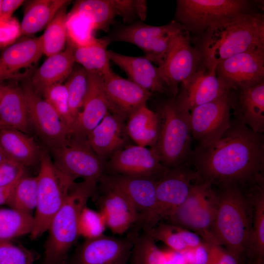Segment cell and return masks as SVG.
<instances>
[{"label":"cell","mask_w":264,"mask_h":264,"mask_svg":"<svg viewBox=\"0 0 264 264\" xmlns=\"http://www.w3.org/2000/svg\"><path fill=\"white\" fill-rule=\"evenodd\" d=\"M188 162L199 180L217 187L264 184V140L238 119L212 138L197 143Z\"/></svg>","instance_id":"cell-1"},{"label":"cell","mask_w":264,"mask_h":264,"mask_svg":"<svg viewBox=\"0 0 264 264\" xmlns=\"http://www.w3.org/2000/svg\"><path fill=\"white\" fill-rule=\"evenodd\" d=\"M260 186L262 185L250 187L229 185L216 189L217 207L213 235L218 244L223 246L241 263L244 256L250 255L254 194Z\"/></svg>","instance_id":"cell-2"},{"label":"cell","mask_w":264,"mask_h":264,"mask_svg":"<svg viewBox=\"0 0 264 264\" xmlns=\"http://www.w3.org/2000/svg\"><path fill=\"white\" fill-rule=\"evenodd\" d=\"M264 47V15L249 11L209 26L204 31L198 50L202 63L215 68L219 63L227 58Z\"/></svg>","instance_id":"cell-3"},{"label":"cell","mask_w":264,"mask_h":264,"mask_svg":"<svg viewBox=\"0 0 264 264\" xmlns=\"http://www.w3.org/2000/svg\"><path fill=\"white\" fill-rule=\"evenodd\" d=\"M96 182L83 180L72 186L64 204L52 219L44 245L42 264H66L79 235L80 214L94 195Z\"/></svg>","instance_id":"cell-4"},{"label":"cell","mask_w":264,"mask_h":264,"mask_svg":"<svg viewBox=\"0 0 264 264\" xmlns=\"http://www.w3.org/2000/svg\"><path fill=\"white\" fill-rule=\"evenodd\" d=\"M188 161L170 169L156 182V202L148 213L138 217L131 230L150 232L159 223L167 221L188 197L195 183L199 181Z\"/></svg>","instance_id":"cell-5"},{"label":"cell","mask_w":264,"mask_h":264,"mask_svg":"<svg viewBox=\"0 0 264 264\" xmlns=\"http://www.w3.org/2000/svg\"><path fill=\"white\" fill-rule=\"evenodd\" d=\"M37 176V202L33 215L30 238L36 240L47 231L49 224L62 207L75 180L54 165L46 149H41Z\"/></svg>","instance_id":"cell-6"},{"label":"cell","mask_w":264,"mask_h":264,"mask_svg":"<svg viewBox=\"0 0 264 264\" xmlns=\"http://www.w3.org/2000/svg\"><path fill=\"white\" fill-rule=\"evenodd\" d=\"M157 114L158 135L153 148L161 164L170 169L188 161L192 153L190 113L178 108L174 97L165 102Z\"/></svg>","instance_id":"cell-7"},{"label":"cell","mask_w":264,"mask_h":264,"mask_svg":"<svg viewBox=\"0 0 264 264\" xmlns=\"http://www.w3.org/2000/svg\"><path fill=\"white\" fill-rule=\"evenodd\" d=\"M217 207L216 189L198 181L184 202L166 221L197 234L208 243L220 245L213 233Z\"/></svg>","instance_id":"cell-8"},{"label":"cell","mask_w":264,"mask_h":264,"mask_svg":"<svg viewBox=\"0 0 264 264\" xmlns=\"http://www.w3.org/2000/svg\"><path fill=\"white\" fill-rule=\"evenodd\" d=\"M250 7L244 0H178L176 16L187 30L202 32L215 23L251 11Z\"/></svg>","instance_id":"cell-9"},{"label":"cell","mask_w":264,"mask_h":264,"mask_svg":"<svg viewBox=\"0 0 264 264\" xmlns=\"http://www.w3.org/2000/svg\"><path fill=\"white\" fill-rule=\"evenodd\" d=\"M55 166L75 180L97 182L105 172L103 160L89 145L87 137L71 135L66 144L50 150Z\"/></svg>","instance_id":"cell-10"},{"label":"cell","mask_w":264,"mask_h":264,"mask_svg":"<svg viewBox=\"0 0 264 264\" xmlns=\"http://www.w3.org/2000/svg\"><path fill=\"white\" fill-rule=\"evenodd\" d=\"M27 104L30 124L50 150L67 144L69 134L64 123L51 106L33 88L30 78L21 85Z\"/></svg>","instance_id":"cell-11"},{"label":"cell","mask_w":264,"mask_h":264,"mask_svg":"<svg viewBox=\"0 0 264 264\" xmlns=\"http://www.w3.org/2000/svg\"><path fill=\"white\" fill-rule=\"evenodd\" d=\"M133 248L132 237L107 236L85 239L68 256L66 264H128Z\"/></svg>","instance_id":"cell-12"},{"label":"cell","mask_w":264,"mask_h":264,"mask_svg":"<svg viewBox=\"0 0 264 264\" xmlns=\"http://www.w3.org/2000/svg\"><path fill=\"white\" fill-rule=\"evenodd\" d=\"M202 64L201 55L198 49L191 45L185 29L177 35L165 60L158 68L163 81L175 97L178 84L188 79Z\"/></svg>","instance_id":"cell-13"},{"label":"cell","mask_w":264,"mask_h":264,"mask_svg":"<svg viewBox=\"0 0 264 264\" xmlns=\"http://www.w3.org/2000/svg\"><path fill=\"white\" fill-rule=\"evenodd\" d=\"M153 148L125 146L114 153L105 166L106 174L151 178L158 181L168 171Z\"/></svg>","instance_id":"cell-14"},{"label":"cell","mask_w":264,"mask_h":264,"mask_svg":"<svg viewBox=\"0 0 264 264\" xmlns=\"http://www.w3.org/2000/svg\"><path fill=\"white\" fill-rule=\"evenodd\" d=\"M231 89L217 75L215 67L202 63L191 77L181 83L180 89L174 99L178 108L190 112L198 106L220 98Z\"/></svg>","instance_id":"cell-15"},{"label":"cell","mask_w":264,"mask_h":264,"mask_svg":"<svg viewBox=\"0 0 264 264\" xmlns=\"http://www.w3.org/2000/svg\"><path fill=\"white\" fill-rule=\"evenodd\" d=\"M215 71L232 89L254 86L264 81V47L227 58L216 66Z\"/></svg>","instance_id":"cell-16"},{"label":"cell","mask_w":264,"mask_h":264,"mask_svg":"<svg viewBox=\"0 0 264 264\" xmlns=\"http://www.w3.org/2000/svg\"><path fill=\"white\" fill-rule=\"evenodd\" d=\"M43 54L41 36L25 38L6 47L0 55V83L30 78Z\"/></svg>","instance_id":"cell-17"},{"label":"cell","mask_w":264,"mask_h":264,"mask_svg":"<svg viewBox=\"0 0 264 264\" xmlns=\"http://www.w3.org/2000/svg\"><path fill=\"white\" fill-rule=\"evenodd\" d=\"M91 198L110 231L115 235L128 232L136 222L138 214L129 199L117 190L100 183Z\"/></svg>","instance_id":"cell-18"},{"label":"cell","mask_w":264,"mask_h":264,"mask_svg":"<svg viewBox=\"0 0 264 264\" xmlns=\"http://www.w3.org/2000/svg\"><path fill=\"white\" fill-rule=\"evenodd\" d=\"M230 91L189 112L191 135L197 143L212 138L228 125L231 120Z\"/></svg>","instance_id":"cell-19"},{"label":"cell","mask_w":264,"mask_h":264,"mask_svg":"<svg viewBox=\"0 0 264 264\" xmlns=\"http://www.w3.org/2000/svg\"><path fill=\"white\" fill-rule=\"evenodd\" d=\"M104 88L109 101L110 111L128 115L140 106L146 104L152 96L130 79L116 74L111 68L103 75Z\"/></svg>","instance_id":"cell-20"},{"label":"cell","mask_w":264,"mask_h":264,"mask_svg":"<svg viewBox=\"0 0 264 264\" xmlns=\"http://www.w3.org/2000/svg\"><path fill=\"white\" fill-rule=\"evenodd\" d=\"M87 73L88 86L87 93L73 132L70 136L87 137L88 134L110 110L104 88L103 75L96 72Z\"/></svg>","instance_id":"cell-21"},{"label":"cell","mask_w":264,"mask_h":264,"mask_svg":"<svg viewBox=\"0 0 264 264\" xmlns=\"http://www.w3.org/2000/svg\"><path fill=\"white\" fill-rule=\"evenodd\" d=\"M98 181L114 188L125 195L138 216L150 212L156 202L157 181L151 178L104 173Z\"/></svg>","instance_id":"cell-22"},{"label":"cell","mask_w":264,"mask_h":264,"mask_svg":"<svg viewBox=\"0 0 264 264\" xmlns=\"http://www.w3.org/2000/svg\"><path fill=\"white\" fill-rule=\"evenodd\" d=\"M126 119L121 114L109 110L88 134L89 145L102 160L125 147L129 137L126 130Z\"/></svg>","instance_id":"cell-23"},{"label":"cell","mask_w":264,"mask_h":264,"mask_svg":"<svg viewBox=\"0 0 264 264\" xmlns=\"http://www.w3.org/2000/svg\"><path fill=\"white\" fill-rule=\"evenodd\" d=\"M231 109L234 118L253 132H264V82L252 87L232 89L230 91Z\"/></svg>","instance_id":"cell-24"},{"label":"cell","mask_w":264,"mask_h":264,"mask_svg":"<svg viewBox=\"0 0 264 264\" xmlns=\"http://www.w3.org/2000/svg\"><path fill=\"white\" fill-rule=\"evenodd\" d=\"M109 55L110 60L124 70L130 80L143 89L151 92L169 91L160 76L158 67L145 57L127 56L112 50H109Z\"/></svg>","instance_id":"cell-25"},{"label":"cell","mask_w":264,"mask_h":264,"mask_svg":"<svg viewBox=\"0 0 264 264\" xmlns=\"http://www.w3.org/2000/svg\"><path fill=\"white\" fill-rule=\"evenodd\" d=\"M74 47L66 43L62 51L47 57L30 78L34 90L40 95L48 88L62 84L71 73L75 63Z\"/></svg>","instance_id":"cell-26"},{"label":"cell","mask_w":264,"mask_h":264,"mask_svg":"<svg viewBox=\"0 0 264 264\" xmlns=\"http://www.w3.org/2000/svg\"><path fill=\"white\" fill-rule=\"evenodd\" d=\"M0 121L7 128L28 134L30 122L25 98L21 86L13 81L5 85L0 100Z\"/></svg>","instance_id":"cell-27"},{"label":"cell","mask_w":264,"mask_h":264,"mask_svg":"<svg viewBox=\"0 0 264 264\" xmlns=\"http://www.w3.org/2000/svg\"><path fill=\"white\" fill-rule=\"evenodd\" d=\"M0 148L9 159L24 167L40 162L41 149L32 138L19 130L0 129Z\"/></svg>","instance_id":"cell-28"},{"label":"cell","mask_w":264,"mask_h":264,"mask_svg":"<svg viewBox=\"0 0 264 264\" xmlns=\"http://www.w3.org/2000/svg\"><path fill=\"white\" fill-rule=\"evenodd\" d=\"M125 123L128 136L136 145L154 147L158 135L159 121L157 113L150 110L146 104L132 111Z\"/></svg>","instance_id":"cell-29"},{"label":"cell","mask_w":264,"mask_h":264,"mask_svg":"<svg viewBox=\"0 0 264 264\" xmlns=\"http://www.w3.org/2000/svg\"><path fill=\"white\" fill-rule=\"evenodd\" d=\"M186 29L176 22L162 26H153L141 23L121 28L114 36V40L133 44L143 51L157 38L179 32Z\"/></svg>","instance_id":"cell-30"},{"label":"cell","mask_w":264,"mask_h":264,"mask_svg":"<svg viewBox=\"0 0 264 264\" xmlns=\"http://www.w3.org/2000/svg\"><path fill=\"white\" fill-rule=\"evenodd\" d=\"M69 1L66 0L28 1L21 23L22 35H31L45 28L59 10Z\"/></svg>","instance_id":"cell-31"},{"label":"cell","mask_w":264,"mask_h":264,"mask_svg":"<svg viewBox=\"0 0 264 264\" xmlns=\"http://www.w3.org/2000/svg\"><path fill=\"white\" fill-rule=\"evenodd\" d=\"M149 232L155 242L160 241L168 248L180 252L204 242L196 233L167 221L159 223Z\"/></svg>","instance_id":"cell-32"},{"label":"cell","mask_w":264,"mask_h":264,"mask_svg":"<svg viewBox=\"0 0 264 264\" xmlns=\"http://www.w3.org/2000/svg\"><path fill=\"white\" fill-rule=\"evenodd\" d=\"M110 43L108 37L96 38L92 44L74 48L75 62L87 71L104 75L110 68V59L107 49Z\"/></svg>","instance_id":"cell-33"},{"label":"cell","mask_w":264,"mask_h":264,"mask_svg":"<svg viewBox=\"0 0 264 264\" xmlns=\"http://www.w3.org/2000/svg\"><path fill=\"white\" fill-rule=\"evenodd\" d=\"M82 14L92 23L94 29L107 31L118 15L113 0H80L70 11Z\"/></svg>","instance_id":"cell-34"},{"label":"cell","mask_w":264,"mask_h":264,"mask_svg":"<svg viewBox=\"0 0 264 264\" xmlns=\"http://www.w3.org/2000/svg\"><path fill=\"white\" fill-rule=\"evenodd\" d=\"M69 2L59 10L41 36L43 53L47 57L59 53L66 48L67 42L66 10Z\"/></svg>","instance_id":"cell-35"},{"label":"cell","mask_w":264,"mask_h":264,"mask_svg":"<svg viewBox=\"0 0 264 264\" xmlns=\"http://www.w3.org/2000/svg\"><path fill=\"white\" fill-rule=\"evenodd\" d=\"M37 176H22L15 187L7 205L10 208L33 216L37 202Z\"/></svg>","instance_id":"cell-36"},{"label":"cell","mask_w":264,"mask_h":264,"mask_svg":"<svg viewBox=\"0 0 264 264\" xmlns=\"http://www.w3.org/2000/svg\"><path fill=\"white\" fill-rule=\"evenodd\" d=\"M133 240L129 261L131 264H166L162 250L159 249L150 232L129 233Z\"/></svg>","instance_id":"cell-37"},{"label":"cell","mask_w":264,"mask_h":264,"mask_svg":"<svg viewBox=\"0 0 264 264\" xmlns=\"http://www.w3.org/2000/svg\"><path fill=\"white\" fill-rule=\"evenodd\" d=\"M33 226V216L11 208L0 207V240L12 241L30 234Z\"/></svg>","instance_id":"cell-38"},{"label":"cell","mask_w":264,"mask_h":264,"mask_svg":"<svg viewBox=\"0 0 264 264\" xmlns=\"http://www.w3.org/2000/svg\"><path fill=\"white\" fill-rule=\"evenodd\" d=\"M65 85L67 91L70 114L75 126L88 89L87 71L82 66H74Z\"/></svg>","instance_id":"cell-39"},{"label":"cell","mask_w":264,"mask_h":264,"mask_svg":"<svg viewBox=\"0 0 264 264\" xmlns=\"http://www.w3.org/2000/svg\"><path fill=\"white\" fill-rule=\"evenodd\" d=\"M67 42L74 48L86 46L96 40L92 23L85 15L69 11L66 19Z\"/></svg>","instance_id":"cell-40"},{"label":"cell","mask_w":264,"mask_h":264,"mask_svg":"<svg viewBox=\"0 0 264 264\" xmlns=\"http://www.w3.org/2000/svg\"><path fill=\"white\" fill-rule=\"evenodd\" d=\"M249 256L256 258V264H264V186L259 187L254 194L252 238Z\"/></svg>","instance_id":"cell-41"},{"label":"cell","mask_w":264,"mask_h":264,"mask_svg":"<svg viewBox=\"0 0 264 264\" xmlns=\"http://www.w3.org/2000/svg\"><path fill=\"white\" fill-rule=\"evenodd\" d=\"M42 95L64 123L69 136L73 132L74 122L70 114L67 91L65 84L51 86L44 90Z\"/></svg>","instance_id":"cell-42"},{"label":"cell","mask_w":264,"mask_h":264,"mask_svg":"<svg viewBox=\"0 0 264 264\" xmlns=\"http://www.w3.org/2000/svg\"><path fill=\"white\" fill-rule=\"evenodd\" d=\"M39 255L12 241L0 240V264H35Z\"/></svg>","instance_id":"cell-43"},{"label":"cell","mask_w":264,"mask_h":264,"mask_svg":"<svg viewBox=\"0 0 264 264\" xmlns=\"http://www.w3.org/2000/svg\"><path fill=\"white\" fill-rule=\"evenodd\" d=\"M107 228L101 214L86 206L80 214L78 232L85 239H94L104 235Z\"/></svg>","instance_id":"cell-44"},{"label":"cell","mask_w":264,"mask_h":264,"mask_svg":"<svg viewBox=\"0 0 264 264\" xmlns=\"http://www.w3.org/2000/svg\"><path fill=\"white\" fill-rule=\"evenodd\" d=\"M22 36L21 23L15 17H0V48H6Z\"/></svg>","instance_id":"cell-45"},{"label":"cell","mask_w":264,"mask_h":264,"mask_svg":"<svg viewBox=\"0 0 264 264\" xmlns=\"http://www.w3.org/2000/svg\"><path fill=\"white\" fill-rule=\"evenodd\" d=\"M25 175V167L8 159L0 164V187L9 185Z\"/></svg>","instance_id":"cell-46"},{"label":"cell","mask_w":264,"mask_h":264,"mask_svg":"<svg viewBox=\"0 0 264 264\" xmlns=\"http://www.w3.org/2000/svg\"><path fill=\"white\" fill-rule=\"evenodd\" d=\"M187 264H207L209 256V243L199 245L182 252Z\"/></svg>","instance_id":"cell-47"},{"label":"cell","mask_w":264,"mask_h":264,"mask_svg":"<svg viewBox=\"0 0 264 264\" xmlns=\"http://www.w3.org/2000/svg\"><path fill=\"white\" fill-rule=\"evenodd\" d=\"M209 256L207 264H241L221 246L209 243Z\"/></svg>","instance_id":"cell-48"},{"label":"cell","mask_w":264,"mask_h":264,"mask_svg":"<svg viewBox=\"0 0 264 264\" xmlns=\"http://www.w3.org/2000/svg\"><path fill=\"white\" fill-rule=\"evenodd\" d=\"M118 15L123 17L124 21L129 20L137 15L135 1L132 0H113Z\"/></svg>","instance_id":"cell-49"},{"label":"cell","mask_w":264,"mask_h":264,"mask_svg":"<svg viewBox=\"0 0 264 264\" xmlns=\"http://www.w3.org/2000/svg\"><path fill=\"white\" fill-rule=\"evenodd\" d=\"M25 2L22 0H2L0 17L10 18L14 12Z\"/></svg>","instance_id":"cell-50"},{"label":"cell","mask_w":264,"mask_h":264,"mask_svg":"<svg viewBox=\"0 0 264 264\" xmlns=\"http://www.w3.org/2000/svg\"><path fill=\"white\" fill-rule=\"evenodd\" d=\"M21 177L9 185L0 187V206L7 204L15 187Z\"/></svg>","instance_id":"cell-51"},{"label":"cell","mask_w":264,"mask_h":264,"mask_svg":"<svg viewBox=\"0 0 264 264\" xmlns=\"http://www.w3.org/2000/svg\"><path fill=\"white\" fill-rule=\"evenodd\" d=\"M137 15L142 20H144L147 14V4L146 0H135Z\"/></svg>","instance_id":"cell-52"},{"label":"cell","mask_w":264,"mask_h":264,"mask_svg":"<svg viewBox=\"0 0 264 264\" xmlns=\"http://www.w3.org/2000/svg\"><path fill=\"white\" fill-rule=\"evenodd\" d=\"M9 159L0 148V164Z\"/></svg>","instance_id":"cell-53"},{"label":"cell","mask_w":264,"mask_h":264,"mask_svg":"<svg viewBox=\"0 0 264 264\" xmlns=\"http://www.w3.org/2000/svg\"><path fill=\"white\" fill-rule=\"evenodd\" d=\"M4 87L5 85L2 84L1 83H0V100L2 95Z\"/></svg>","instance_id":"cell-54"},{"label":"cell","mask_w":264,"mask_h":264,"mask_svg":"<svg viewBox=\"0 0 264 264\" xmlns=\"http://www.w3.org/2000/svg\"><path fill=\"white\" fill-rule=\"evenodd\" d=\"M7 128L2 122L0 121V129Z\"/></svg>","instance_id":"cell-55"},{"label":"cell","mask_w":264,"mask_h":264,"mask_svg":"<svg viewBox=\"0 0 264 264\" xmlns=\"http://www.w3.org/2000/svg\"><path fill=\"white\" fill-rule=\"evenodd\" d=\"M2 0H0V16L1 13V6Z\"/></svg>","instance_id":"cell-56"},{"label":"cell","mask_w":264,"mask_h":264,"mask_svg":"<svg viewBox=\"0 0 264 264\" xmlns=\"http://www.w3.org/2000/svg\"><path fill=\"white\" fill-rule=\"evenodd\" d=\"M130 264L129 262V264Z\"/></svg>","instance_id":"cell-57"}]
</instances>
